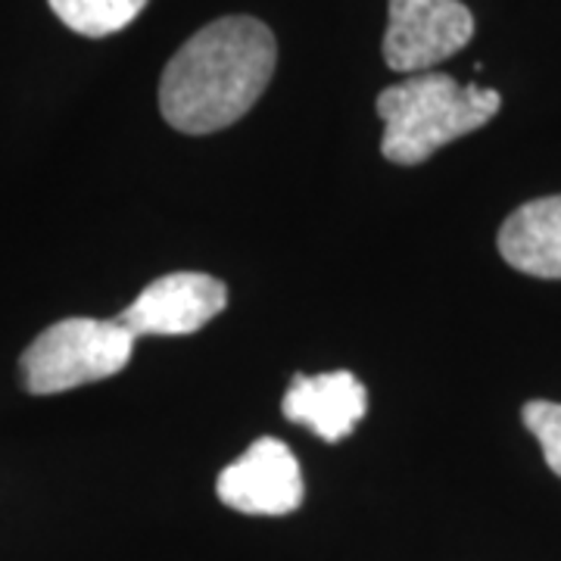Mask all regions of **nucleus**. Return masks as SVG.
I'll return each instance as SVG.
<instances>
[{"instance_id":"obj_1","label":"nucleus","mask_w":561,"mask_h":561,"mask_svg":"<svg viewBox=\"0 0 561 561\" xmlns=\"http://www.w3.org/2000/svg\"><path fill=\"white\" fill-rule=\"evenodd\" d=\"M278 44L265 22L225 16L203 25L165 62L160 110L181 135H213L243 119L268 88Z\"/></svg>"},{"instance_id":"obj_2","label":"nucleus","mask_w":561,"mask_h":561,"mask_svg":"<svg viewBox=\"0 0 561 561\" xmlns=\"http://www.w3.org/2000/svg\"><path fill=\"white\" fill-rule=\"evenodd\" d=\"M502 98L493 88L459 84L446 72H419L378 94L383 122L381 153L397 165H421L440 147L483 128L500 113Z\"/></svg>"},{"instance_id":"obj_3","label":"nucleus","mask_w":561,"mask_h":561,"mask_svg":"<svg viewBox=\"0 0 561 561\" xmlns=\"http://www.w3.org/2000/svg\"><path fill=\"white\" fill-rule=\"evenodd\" d=\"M135 337L116 319H62L44 328L20 359L22 383L35 397L106 381L131 362Z\"/></svg>"},{"instance_id":"obj_4","label":"nucleus","mask_w":561,"mask_h":561,"mask_svg":"<svg viewBox=\"0 0 561 561\" xmlns=\"http://www.w3.org/2000/svg\"><path fill=\"white\" fill-rule=\"evenodd\" d=\"M474 38V16L461 0H390V22L383 32V62L419 76L456 57Z\"/></svg>"},{"instance_id":"obj_5","label":"nucleus","mask_w":561,"mask_h":561,"mask_svg":"<svg viewBox=\"0 0 561 561\" xmlns=\"http://www.w3.org/2000/svg\"><path fill=\"white\" fill-rule=\"evenodd\" d=\"M228 306V287L203 272H172L147 284L138 300L125 306L116 321L138 337L197 334Z\"/></svg>"},{"instance_id":"obj_6","label":"nucleus","mask_w":561,"mask_h":561,"mask_svg":"<svg viewBox=\"0 0 561 561\" xmlns=\"http://www.w3.org/2000/svg\"><path fill=\"white\" fill-rule=\"evenodd\" d=\"M216 493L243 515H290L302 502L300 461L278 437H260L221 471Z\"/></svg>"},{"instance_id":"obj_7","label":"nucleus","mask_w":561,"mask_h":561,"mask_svg":"<svg viewBox=\"0 0 561 561\" xmlns=\"http://www.w3.org/2000/svg\"><path fill=\"white\" fill-rule=\"evenodd\" d=\"M280 412L294 424H306L324 443H341L365 419L368 390L350 371L297 375L280 400Z\"/></svg>"},{"instance_id":"obj_8","label":"nucleus","mask_w":561,"mask_h":561,"mask_svg":"<svg viewBox=\"0 0 561 561\" xmlns=\"http://www.w3.org/2000/svg\"><path fill=\"white\" fill-rule=\"evenodd\" d=\"M500 253L530 278L561 280V194L518 206L500 228Z\"/></svg>"},{"instance_id":"obj_9","label":"nucleus","mask_w":561,"mask_h":561,"mask_svg":"<svg viewBox=\"0 0 561 561\" xmlns=\"http://www.w3.org/2000/svg\"><path fill=\"white\" fill-rule=\"evenodd\" d=\"M57 20L84 38H106L128 28L147 7V0H47Z\"/></svg>"},{"instance_id":"obj_10","label":"nucleus","mask_w":561,"mask_h":561,"mask_svg":"<svg viewBox=\"0 0 561 561\" xmlns=\"http://www.w3.org/2000/svg\"><path fill=\"white\" fill-rule=\"evenodd\" d=\"M524 427L540 440L549 471L561 478V402L530 400L522 405Z\"/></svg>"}]
</instances>
